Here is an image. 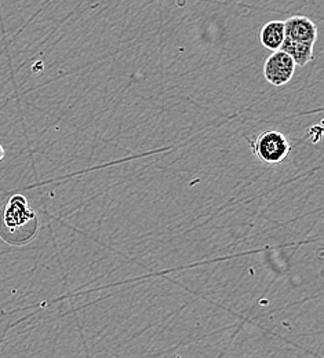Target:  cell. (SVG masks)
I'll use <instances>...</instances> for the list:
<instances>
[{
    "mask_svg": "<svg viewBox=\"0 0 324 358\" xmlns=\"http://www.w3.org/2000/svg\"><path fill=\"white\" fill-rule=\"evenodd\" d=\"M284 35V21H269L260 32V42L268 50L276 51L283 43Z\"/></svg>",
    "mask_w": 324,
    "mask_h": 358,
    "instance_id": "8992f818",
    "label": "cell"
},
{
    "mask_svg": "<svg viewBox=\"0 0 324 358\" xmlns=\"http://www.w3.org/2000/svg\"><path fill=\"white\" fill-rule=\"evenodd\" d=\"M248 142L257 159L265 164H280L291 152L286 135L275 130L264 131L254 139H248Z\"/></svg>",
    "mask_w": 324,
    "mask_h": 358,
    "instance_id": "7a4b0ae2",
    "label": "cell"
},
{
    "mask_svg": "<svg viewBox=\"0 0 324 358\" xmlns=\"http://www.w3.org/2000/svg\"><path fill=\"white\" fill-rule=\"evenodd\" d=\"M295 66H297L295 62L287 52L276 50L265 61V65H264L265 79L272 86H276V87L284 86L293 79L295 73Z\"/></svg>",
    "mask_w": 324,
    "mask_h": 358,
    "instance_id": "3957f363",
    "label": "cell"
},
{
    "mask_svg": "<svg viewBox=\"0 0 324 358\" xmlns=\"http://www.w3.org/2000/svg\"><path fill=\"white\" fill-rule=\"evenodd\" d=\"M39 230V218L25 196L14 194L0 210V238L10 245L31 243Z\"/></svg>",
    "mask_w": 324,
    "mask_h": 358,
    "instance_id": "6da1fadb",
    "label": "cell"
},
{
    "mask_svg": "<svg viewBox=\"0 0 324 358\" xmlns=\"http://www.w3.org/2000/svg\"><path fill=\"white\" fill-rule=\"evenodd\" d=\"M284 35L295 42L315 45L318 39V27L308 17L294 15L284 21Z\"/></svg>",
    "mask_w": 324,
    "mask_h": 358,
    "instance_id": "277c9868",
    "label": "cell"
},
{
    "mask_svg": "<svg viewBox=\"0 0 324 358\" xmlns=\"http://www.w3.org/2000/svg\"><path fill=\"white\" fill-rule=\"evenodd\" d=\"M314 45H315L295 42L288 38H284L279 50L287 52L293 58V61L295 62L297 66H305L309 64V61L314 57Z\"/></svg>",
    "mask_w": 324,
    "mask_h": 358,
    "instance_id": "5b68a950",
    "label": "cell"
},
{
    "mask_svg": "<svg viewBox=\"0 0 324 358\" xmlns=\"http://www.w3.org/2000/svg\"><path fill=\"white\" fill-rule=\"evenodd\" d=\"M322 135H323L322 124L314 126V127H311V129L308 130V136H309V139H311L314 143L319 142V141H321V138H322Z\"/></svg>",
    "mask_w": 324,
    "mask_h": 358,
    "instance_id": "52a82bcc",
    "label": "cell"
},
{
    "mask_svg": "<svg viewBox=\"0 0 324 358\" xmlns=\"http://www.w3.org/2000/svg\"><path fill=\"white\" fill-rule=\"evenodd\" d=\"M4 159V148L1 146V143H0V162Z\"/></svg>",
    "mask_w": 324,
    "mask_h": 358,
    "instance_id": "ba28073f",
    "label": "cell"
}]
</instances>
